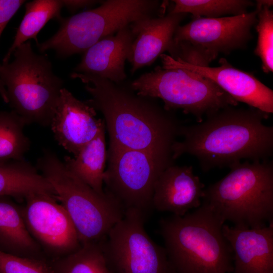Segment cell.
Masks as SVG:
<instances>
[{"mask_svg": "<svg viewBox=\"0 0 273 273\" xmlns=\"http://www.w3.org/2000/svg\"><path fill=\"white\" fill-rule=\"evenodd\" d=\"M70 76L85 84L91 96L87 102L103 115L109 147L172 156L183 125L173 111L130 86L92 75L73 72Z\"/></svg>", "mask_w": 273, "mask_h": 273, "instance_id": "1", "label": "cell"}, {"mask_svg": "<svg viewBox=\"0 0 273 273\" xmlns=\"http://www.w3.org/2000/svg\"><path fill=\"white\" fill-rule=\"evenodd\" d=\"M230 106L205 120L183 125L171 148L174 160L184 154L195 157L202 171L241 162L268 160L273 153V126L264 123L269 114L255 108Z\"/></svg>", "mask_w": 273, "mask_h": 273, "instance_id": "2", "label": "cell"}, {"mask_svg": "<svg viewBox=\"0 0 273 273\" xmlns=\"http://www.w3.org/2000/svg\"><path fill=\"white\" fill-rule=\"evenodd\" d=\"M223 224L202 202L183 216L162 218L159 233L174 273H232L233 251Z\"/></svg>", "mask_w": 273, "mask_h": 273, "instance_id": "3", "label": "cell"}, {"mask_svg": "<svg viewBox=\"0 0 273 273\" xmlns=\"http://www.w3.org/2000/svg\"><path fill=\"white\" fill-rule=\"evenodd\" d=\"M205 188L202 202L223 222L251 229L273 219V161L246 160Z\"/></svg>", "mask_w": 273, "mask_h": 273, "instance_id": "4", "label": "cell"}, {"mask_svg": "<svg viewBox=\"0 0 273 273\" xmlns=\"http://www.w3.org/2000/svg\"><path fill=\"white\" fill-rule=\"evenodd\" d=\"M36 167L53 187L81 245L99 242L124 216L125 210L116 200L106 192L95 191L71 172L53 151L44 150Z\"/></svg>", "mask_w": 273, "mask_h": 273, "instance_id": "5", "label": "cell"}, {"mask_svg": "<svg viewBox=\"0 0 273 273\" xmlns=\"http://www.w3.org/2000/svg\"><path fill=\"white\" fill-rule=\"evenodd\" d=\"M14 59L0 64V79L12 110L26 124L50 126L64 88L46 55L35 53L30 41L17 48Z\"/></svg>", "mask_w": 273, "mask_h": 273, "instance_id": "6", "label": "cell"}, {"mask_svg": "<svg viewBox=\"0 0 273 273\" xmlns=\"http://www.w3.org/2000/svg\"><path fill=\"white\" fill-rule=\"evenodd\" d=\"M165 2L156 0H107L94 9L61 17L58 30L37 46L41 53L55 51L60 58L84 53L105 37L133 23L163 15Z\"/></svg>", "mask_w": 273, "mask_h": 273, "instance_id": "7", "label": "cell"}, {"mask_svg": "<svg viewBox=\"0 0 273 273\" xmlns=\"http://www.w3.org/2000/svg\"><path fill=\"white\" fill-rule=\"evenodd\" d=\"M137 94L160 99L164 108L191 114L198 123L203 118L238 103L211 80L192 71L158 66L132 81Z\"/></svg>", "mask_w": 273, "mask_h": 273, "instance_id": "8", "label": "cell"}, {"mask_svg": "<svg viewBox=\"0 0 273 273\" xmlns=\"http://www.w3.org/2000/svg\"><path fill=\"white\" fill-rule=\"evenodd\" d=\"M258 8L246 14L216 18H192L176 29L169 56L201 67H208L220 54L243 49L252 38Z\"/></svg>", "mask_w": 273, "mask_h": 273, "instance_id": "9", "label": "cell"}, {"mask_svg": "<svg viewBox=\"0 0 273 273\" xmlns=\"http://www.w3.org/2000/svg\"><path fill=\"white\" fill-rule=\"evenodd\" d=\"M105 192L125 209L140 211L146 216L153 210L155 183L162 171L174 164L172 156L146 151L109 147Z\"/></svg>", "mask_w": 273, "mask_h": 273, "instance_id": "10", "label": "cell"}, {"mask_svg": "<svg viewBox=\"0 0 273 273\" xmlns=\"http://www.w3.org/2000/svg\"><path fill=\"white\" fill-rule=\"evenodd\" d=\"M146 218L139 210H125L123 218L99 242L112 273H174L165 248L147 233Z\"/></svg>", "mask_w": 273, "mask_h": 273, "instance_id": "11", "label": "cell"}, {"mask_svg": "<svg viewBox=\"0 0 273 273\" xmlns=\"http://www.w3.org/2000/svg\"><path fill=\"white\" fill-rule=\"evenodd\" d=\"M23 201L21 210L26 227L47 258H59L80 248L74 225L55 196L36 193Z\"/></svg>", "mask_w": 273, "mask_h": 273, "instance_id": "12", "label": "cell"}, {"mask_svg": "<svg viewBox=\"0 0 273 273\" xmlns=\"http://www.w3.org/2000/svg\"><path fill=\"white\" fill-rule=\"evenodd\" d=\"M163 68L186 69L211 80L236 102L268 114L273 113V91L251 73L237 69L225 58L217 67H201L162 54Z\"/></svg>", "mask_w": 273, "mask_h": 273, "instance_id": "13", "label": "cell"}, {"mask_svg": "<svg viewBox=\"0 0 273 273\" xmlns=\"http://www.w3.org/2000/svg\"><path fill=\"white\" fill-rule=\"evenodd\" d=\"M50 126L58 144L75 156L105 124L87 101L79 100L64 87Z\"/></svg>", "mask_w": 273, "mask_h": 273, "instance_id": "14", "label": "cell"}, {"mask_svg": "<svg viewBox=\"0 0 273 273\" xmlns=\"http://www.w3.org/2000/svg\"><path fill=\"white\" fill-rule=\"evenodd\" d=\"M204 189L192 166L173 164L162 171L155 183L153 209L183 216L200 206Z\"/></svg>", "mask_w": 273, "mask_h": 273, "instance_id": "15", "label": "cell"}, {"mask_svg": "<svg viewBox=\"0 0 273 273\" xmlns=\"http://www.w3.org/2000/svg\"><path fill=\"white\" fill-rule=\"evenodd\" d=\"M233 251L232 273H273V222L251 229L223 224Z\"/></svg>", "mask_w": 273, "mask_h": 273, "instance_id": "16", "label": "cell"}, {"mask_svg": "<svg viewBox=\"0 0 273 273\" xmlns=\"http://www.w3.org/2000/svg\"><path fill=\"white\" fill-rule=\"evenodd\" d=\"M135 36L131 24L100 40L83 53L73 72L121 83L126 78L125 63Z\"/></svg>", "mask_w": 273, "mask_h": 273, "instance_id": "17", "label": "cell"}, {"mask_svg": "<svg viewBox=\"0 0 273 273\" xmlns=\"http://www.w3.org/2000/svg\"><path fill=\"white\" fill-rule=\"evenodd\" d=\"M186 15L168 12L131 24L136 34L127 59L131 66V74L152 64L164 52H170L175 31Z\"/></svg>", "mask_w": 273, "mask_h": 273, "instance_id": "18", "label": "cell"}, {"mask_svg": "<svg viewBox=\"0 0 273 273\" xmlns=\"http://www.w3.org/2000/svg\"><path fill=\"white\" fill-rule=\"evenodd\" d=\"M0 251L23 257L47 258L28 231L20 205L8 196H0Z\"/></svg>", "mask_w": 273, "mask_h": 273, "instance_id": "19", "label": "cell"}, {"mask_svg": "<svg viewBox=\"0 0 273 273\" xmlns=\"http://www.w3.org/2000/svg\"><path fill=\"white\" fill-rule=\"evenodd\" d=\"M36 193L56 196L53 187L36 166L25 159L0 163V196L22 201Z\"/></svg>", "mask_w": 273, "mask_h": 273, "instance_id": "20", "label": "cell"}, {"mask_svg": "<svg viewBox=\"0 0 273 273\" xmlns=\"http://www.w3.org/2000/svg\"><path fill=\"white\" fill-rule=\"evenodd\" d=\"M105 130L104 126L76 156H65L63 161L71 172L100 194L105 193L103 188L107 159Z\"/></svg>", "mask_w": 273, "mask_h": 273, "instance_id": "21", "label": "cell"}, {"mask_svg": "<svg viewBox=\"0 0 273 273\" xmlns=\"http://www.w3.org/2000/svg\"><path fill=\"white\" fill-rule=\"evenodd\" d=\"M24 16L18 27L14 41L5 55L2 63H7L15 50L31 39L37 45V34L51 19L58 20L63 7L60 0H34L25 4Z\"/></svg>", "mask_w": 273, "mask_h": 273, "instance_id": "22", "label": "cell"}, {"mask_svg": "<svg viewBox=\"0 0 273 273\" xmlns=\"http://www.w3.org/2000/svg\"><path fill=\"white\" fill-rule=\"evenodd\" d=\"M26 125L14 111L0 110V163L24 159L31 145L24 132Z\"/></svg>", "mask_w": 273, "mask_h": 273, "instance_id": "23", "label": "cell"}, {"mask_svg": "<svg viewBox=\"0 0 273 273\" xmlns=\"http://www.w3.org/2000/svg\"><path fill=\"white\" fill-rule=\"evenodd\" d=\"M50 261L53 273H112L99 242L82 244L76 251Z\"/></svg>", "mask_w": 273, "mask_h": 273, "instance_id": "24", "label": "cell"}, {"mask_svg": "<svg viewBox=\"0 0 273 273\" xmlns=\"http://www.w3.org/2000/svg\"><path fill=\"white\" fill-rule=\"evenodd\" d=\"M169 13H190L192 18H216L228 15L237 16L248 13L255 5L249 0H174Z\"/></svg>", "mask_w": 273, "mask_h": 273, "instance_id": "25", "label": "cell"}, {"mask_svg": "<svg viewBox=\"0 0 273 273\" xmlns=\"http://www.w3.org/2000/svg\"><path fill=\"white\" fill-rule=\"evenodd\" d=\"M255 3L258 8L255 26L258 37L254 53L261 60L262 71L269 73L273 72V1L257 0Z\"/></svg>", "mask_w": 273, "mask_h": 273, "instance_id": "26", "label": "cell"}, {"mask_svg": "<svg viewBox=\"0 0 273 273\" xmlns=\"http://www.w3.org/2000/svg\"><path fill=\"white\" fill-rule=\"evenodd\" d=\"M0 273H53L47 258L19 257L0 251Z\"/></svg>", "mask_w": 273, "mask_h": 273, "instance_id": "27", "label": "cell"}, {"mask_svg": "<svg viewBox=\"0 0 273 273\" xmlns=\"http://www.w3.org/2000/svg\"><path fill=\"white\" fill-rule=\"evenodd\" d=\"M25 2L24 0H0V37L10 20ZM0 96L5 103L8 104L7 90L1 79Z\"/></svg>", "mask_w": 273, "mask_h": 273, "instance_id": "28", "label": "cell"}, {"mask_svg": "<svg viewBox=\"0 0 273 273\" xmlns=\"http://www.w3.org/2000/svg\"><path fill=\"white\" fill-rule=\"evenodd\" d=\"M63 7L66 8L71 13H74L77 10L90 7L98 3L99 1L95 0H63Z\"/></svg>", "mask_w": 273, "mask_h": 273, "instance_id": "29", "label": "cell"}]
</instances>
